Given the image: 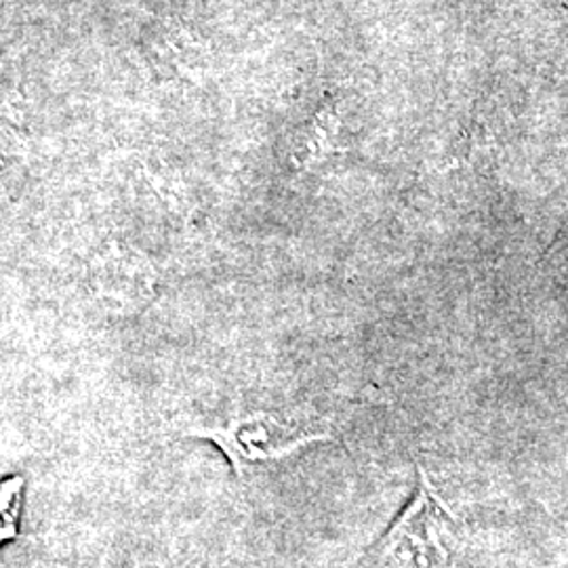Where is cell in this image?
<instances>
[{"instance_id":"3","label":"cell","mask_w":568,"mask_h":568,"mask_svg":"<svg viewBox=\"0 0 568 568\" xmlns=\"http://www.w3.org/2000/svg\"><path fill=\"white\" fill-rule=\"evenodd\" d=\"M152 274L145 262L126 253H108L95 265V283L110 304H140L150 293Z\"/></svg>"},{"instance_id":"2","label":"cell","mask_w":568,"mask_h":568,"mask_svg":"<svg viewBox=\"0 0 568 568\" xmlns=\"http://www.w3.org/2000/svg\"><path fill=\"white\" fill-rule=\"evenodd\" d=\"M199 434L222 448L239 474L244 467L283 459L302 447L328 438L325 432H305L267 413L246 415L227 426L211 427Z\"/></svg>"},{"instance_id":"1","label":"cell","mask_w":568,"mask_h":568,"mask_svg":"<svg viewBox=\"0 0 568 568\" xmlns=\"http://www.w3.org/2000/svg\"><path fill=\"white\" fill-rule=\"evenodd\" d=\"M455 518L419 469V487L405 511L373 551L377 568H453Z\"/></svg>"}]
</instances>
